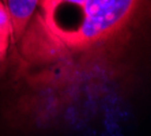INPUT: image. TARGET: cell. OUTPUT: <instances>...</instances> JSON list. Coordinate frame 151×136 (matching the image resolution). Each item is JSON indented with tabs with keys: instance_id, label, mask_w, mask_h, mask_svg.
Segmentation results:
<instances>
[{
	"instance_id": "cell-1",
	"label": "cell",
	"mask_w": 151,
	"mask_h": 136,
	"mask_svg": "<svg viewBox=\"0 0 151 136\" xmlns=\"http://www.w3.org/2000/svg\"><path fill=\"white\" fill-rule=\"evenodd\" d=\"M140 0H84L74 27L50 34L61 52L82 53L114 38L129 24Z\"/></svg>"
},
{
	"instance_id": "cell-2",
	"label": "cell",
	"mask_w": 151,
	"mask_h": 136,
	"mask_svg": "<svg viewBox=\"0 0 151 136\" xmlns=\"http://www.w3.org/2000/svg\"><path fill=\"white\" fill-rule=\"evenodd\" d=\"M4 3L10 15L12 30L11 35L15 40H21L27 29V24L32 21V17L40 0H6Z\"/></svg>"
},
{
	"instance_id": "cell-3",
	"label": "cell",
	"mask_w": 151,
	"mask_h": 136,
	"mask_svg": "<svg viewBox=\"0 0 151 136\" xmlns=\"http://www.w3.org/2000/svg\"><path fill=\"white\" fill-rule=\"evenodd\" d=\"M83 1L84 0H40L42 18L48 17L55 11L63 8L64 6H75V7H78Z\"/></svg>"
},
{
	"instance_id": "cell-4",
	"label": "cell",
	"mask_w": 151,
	"mask_h": 136,
	"mask_svg": "<svg viewBox=\"0 0 151 136\" xmlns=\"http://www.w3.org/2000/svg\"><path fill=\"white\" fill-rule=\"evenodd\" d=\"M11 34H12V30H11L10 15L4 3L0 0V35L4 38H10Z\"/></svg>"
},
{
	"instance_id": "cell-5",
	"label": "cell",
	"mask_w": 151,
	"mask_h": 136,
	"mask_svg": "<svg viewBox=\"0 0 151 136\" xmlns=\"http://www.w3.org/2000/svg\"><path fill=\"white\" fill-rule=\"evenodd\" d=\"M8 41H10V38H4V37L0 35V61L6 57L7 48H8Z\"/></svg>"
},
{
	"instance_id": "cell-6",
	"label": "cell",
	"mask_w": 151,
	"mask_h": 136,
	"mask_svg": "<svg viewBox=\"0 0 151 136\" xmlns=\"http://www.w3.org/2000/svg\"><path fill=\"white\" fill-rule=\"evenodd\" d=\"M1 1H3V3H4V1H6V0H1Z\"/></svg>"
}]
</instances>
